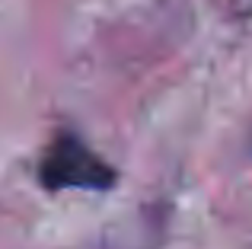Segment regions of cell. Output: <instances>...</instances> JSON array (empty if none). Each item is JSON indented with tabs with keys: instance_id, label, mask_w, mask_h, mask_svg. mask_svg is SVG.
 I'll use <instances>...</instances> for the list:
<instances>
[{
	"instance_id": "cell-1",
	"label": "cell",
	"mask_w": 252,
	"mask_h": 249,
	"mask_svg": "<svg viewBox=\"0 0 252 249\" xmlns=\"http://www.w3.org/2000/svg\"><path fill=\"white\" fill-rule=\"evenodd\" d=\"M38 179L45 188L61 192V188H90V192H102L115 182V169L93 154L90 147L70 131H61L55 141L48 144L42 163H38Z\"/></svg>"
}]
</instances>
